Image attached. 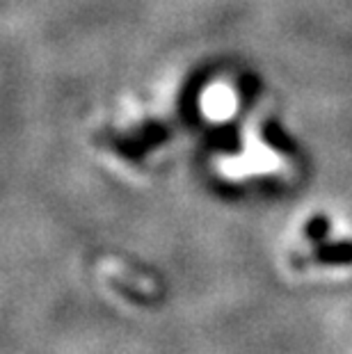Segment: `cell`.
<instances>
[{
	"label": "cell",
	"mask_w": 352,
	"mask_h": 354,
	"mask_svg": "<svg viewBox=\"0 0 352 354\" xmlns=\"http://www.w3.org/2000/svg\"><path fill=\"white\" fill-rule=\"evenodd\" d=\"M234 108V99H231L227 87H213L211 92L206 94V110L215 117H222Z\"/></svg>",
	"instance_id": "cell-1"
}]
</instances>
